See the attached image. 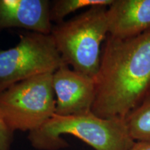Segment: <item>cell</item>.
Here are the masks:
<instances>
[{
    "label": "cell",
    "instance_id": "11",
    "mask_svg": "<svg viewBox=\"0 0 150 150\" xmlns=\"http://www.w3.org/2000/svg\"><path fill=\"white\" fill-rule=\"evenodd\" d=\"M14 132L9 128L0 111V150H11Z\"/></svg>",
    "mask_w": 150,
    "mask_h": 150
},
{
    "label": "cell",
    "instance_id": "1",
    "mask_svg": "<svg viewBox=\"0 0 150 150\" xmlns=\"http://www.w3.org/2000/svg\"><path fill=\"white\" fill-rule=\"evenodd\" d=\"M94 79L92 112L125 119L150 93V31L125 39L108 35Z\"/></svg>",
    "mask_w": 150,
    "mask_h": 150
},
{
    "label": "cell",
    "instance_id": "7",
    "mask_svg": "<svg viewBox=\"0 0 150 150\" xmlns=\"http://www.w3.org/2000/svg\"><path fill=\"white\" fill-rule=\"evenodd\" d=\"M50 6L48 0H0V31L20 28L50 34L54 26Z\"/></svg>",
    "mask_w": 150,
    "mask_h": 150
},
{
    "label": "cell",
    "instance_id": "6",
    "mask_svg": "<svg viewBox=\"0 0 150 150\" xmlns=\"http://www.w3.org/2000/svg\"><path fill=\"white\" fill-rule=\"evenodd\" d=\"M52 86L56 115H74L91 111L95 96L93 78L63 63L52 74Z\"/></svg>",
    "mask_w": 150,
    "mask_h": 150
},
{
    "label": "cell",
    "instance_id": "10",
    "mask_svg": "<svg viewBox=\"0 0 150 150\" xmlns=\"http://www.w3.org/2000/svg\"><path fill=\"white\" fill-rule=\"evenodd\" d=\"M113 0H56L51 3L50 19L52 23H61L71 13L81 8L102 6H106L111 4Z\"/></svg>",
    "mask_w": 150,
    "mask_h": 150
},
{
    "label": "cell",
    "instance_id": "3",
    "mask_svg": "<svg viewBox=\"0 0 150 150\" xmlns=\"http://www.w3.org/2000/svg\"><path fill=\"white\" fill-rule=\"evenodd\" d=\"M107 7H91L70 20L53 26L50 35L63 61L79 72L95 79L102 48L108 35Z\"/></svg>",
    "mask_w": 150,
    "mask_h": 150
},
{
    "label": "cell",
    "instance_id": "9",
    "mask_svg": "<svg viewBox=\"0 0 150 150\" xmlns=\"http://www.w3.org/2000/svg\"><path fill=\"white\" fill-rule=\"evenodd\" d=\"M129 134L135 142H150V93L125 118Z\"/></svg>",
    "mask_w": 150,
    "mask_h": 150
},
{
    "label": "cell",
    "instance_id": "12",
    "mask_svg": "<svg viewBox=\"0 0 150 150\" xmlns=\"http://www.w3.org/2000/svg\"><path fill=\"white\" fill-rule=\"evenodd\" d=\"M130 150H150V142H136Z\"/></svg>",
    "mask_w": 150,
    "mask_h": 150
},
{
    "label": "cell",
    "instance_id": "4",
    "mask_svg": "<svg viewBox=\"0 0 150 150\" xmlns=\"http://www.w3.org/2000/svg\"><path fill=\"white\" fill-rule=\"evenodd\" d=\"M52 74L27 79L0 93V111L13 132L34 131L55 114Z\"/></svg>",
    "mask_w": 150,
    "mask_h": 150
},
{
    "label": "cell",
    "instance_id": "2",
    "mask_svg": "<svg viewBox=\"0 0 150 150\" xmlns=\"http://www.w3.org/2000/svg\"><path fill=\"white\" fill-rule=\"evenodd\" d=\"M71 135L95 150H130L135 144L125 119L102 118L92 111L74 115L54 114L42 126L30 131L28 140L37 150H59L68 147L62 138Z\"/></svg>",
    "mask_w": 150,
    "mask_h": 150
},
{
    "label": "cell",
    "instance_id": "8",
    "mask_svg": "<svg viewBox=\"0 0 150 150\" xmlns=\"http://www.w3.org/2000/svg\"><path fill=\"white\" fill-rule=\"evenodd\" d=\"M106 17L110 36L136 37L150 31V0H113Z\"/></svg>",
    "mask_w": 150,
    "mask_h": 150
},
{
    "label": "cell",
    "instance_id": "5",
    "mask_svg": "<svg viewBox=\"0 0 150 150\" xmlns=\"http://www.w3.org/2000/svg\"><path fill=\"white\" fill-rule=\"evenodd\" d=\"M63 63L51 35L21 33L16 45L0 51V93L27 79L54 73Z\"/></svg>",
    "mask_w": 150,
    "mask_h": 150
}]
</instances>
